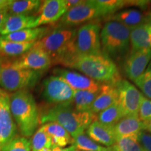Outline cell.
<instances>
[{"instance_id": "52a82bcc", "label": "cell", "mask_w": 151, "mask_h": 151, "mask_svg": "<svg viewBox=\"0 0 151 151\" xmlns=\"http://www.w3.org/2000/svg\"><path fill=\"white\" fill-rule=\"evenodd\" d=\"M104 16L106 15L96 0L81 1L78 4L67 10L60 19L59 27H73Z\"/></svg>"}, {"instance_id": "7c38bea8", "label": "cell", "mask_w": 151, "mask_h": 151, "mask_svg": "<svg viewBox=\"0 0 151 151\" xmlns=\"http://www.w3.org/2000/svg\"><path fill=\"white\" fill-rule=\"evenodd\" d=\"M12 62L18 67L37 71L46 70L52 65L48 55L35 44L29 50Z\"/></svg>"}, {"instance_id": "7402d4cb", "label": "cell", "mask_w": 151, "mask_h": 151, "mask_svg": "<svg viewBox=\"0 0 151 151\" xmlns=\"http://www.w3.org/2000/svg\"><path fill=\"white\" fill-rule=\"evenodd\" d=\"M48 33V28L46 27H39L20 30L16 32L1 36L0 39L5 41H14L18 43L36 42Z\"/></svg>"}, {"instance_id": "7a4b0ae2", "label": "cell", "mask_w": 151, "mask_h": 151, "mask_svg": "<svg viewBox=\"0 0 151 151\" xmlns=\"http://www.w3.org/2000/svg\"><path fill=\"white\" fill-rule=\"evenodd\" d=\"M97 120L96 115L90 111H77L73 103L54 105L40 116L41 124L56 122L65 128L72 138L85 133L90 124Z\"/></svg>"}, {"instance_id": "74e56055", "label": "cell", "mask_w": 151, "mask_h": 151, "mask_svg": "<svg viewBox=\"0 0 151 151\" xmlns=\"http://www.w3.org/2000/svg\"><path fill=\"white\" fill-rule=\"evenodd\" d=\"M8 13L7 11H0V29H1V26L4 22L6 18ZM1 37V36H0Z\"/></svg>"}, {"instance_id": "d4e9b609", "label": "cell", "mask_w": 151, "mask_h": 151, "mask_svg": "<svg viewBox=\"0 0 151 151\" xmlns=\"http://www.w3.org/2000/svg\"><path fill=\"white\" fill-rule=\"evenodd\" d=\"M41 2L39 0H13L7 9V13L11 15L30 16L31 14L37 12Z\"/></svg>"}, {"instance_id": "4dcf8cb0", "label": "cell", "mask_w": 151, "mask_h": 151, "mask_svg": "<svg viewBox=\"0 0 151 151\" xmlns=\"http://www.w3.org/2000/svg\"><path fill=\"white\" fill-rule=\"evenodd\" d=\"M0 151H32L31 141L26 137L16 136L1 146Z\"/></svg>"}, {"instance_id": "cb8c5ba5", "label": "cell", "mask_w": 151, "mask_h": 151, "mask_svg": "<svg viewBox=\"0 0 151 151\" xmlns=\"http://www.w3.org/2000/svg\"><path fill=\"white\" fill-rule=\"evenodd\" d=\"M35 42L18 43L0 39V58L20 57L29 50Z\"/></svg>"}, {"instance_id": "d6986e66", "label": "cell", "mask_w": 151, "mask_h": 151, "mask_svg": "<svg viewBox=\"0 0 151 151\" xmlns=\"http://www.w3.org/2000/svg\"><path fill=\"white\" fill-rule=\"evenodd\" d=\"M151 18V14H145L137 9H126L109 16V20L118 22L132 28L144 23Z\"/></svg>"}, {"instance_id": "ffe728a7", "label": "cell", "mask_w": 151, "mask_h": 151, "mask_svg": "<svg viewBox=\"0 0 151 151\" xmlns=\"http://www.w3.org/2000/svg\"><path fill=\"white\" fill-rule=\"evenodd\" d=\"M130 44L132 50L144 48L151 50V18L144 23L131 29Z\"/></svg>"}, {"instance_id": "836d02e7", "label": "cell", "mask_w": 151, "mask_h": 151, "mask_svg": "<svg viewBox=\"0 0 151 151\" xmlns=\"http://www.w3.org/2000/svg\"><path fill=\"white\" fill-rule=\"evenodd\" d=\"M138 140L144 151H151V134L142 131L139 134Z\"/></svg>"}, {"instance_id": "4316f807", "label": "cell", "mask_w": 151, "mask_h": 151, "mask_svg": "<svg viewBox=\"0 0 151 151\" xmlns=\"http://www.w3.org/2000/svg\"><path fill=\"white\" fill-rule=\"evenodd\" d=\"M122 118H124V116L122 115L118 101L98 113V116H97V120L99 122L112 127L116 125Z\"/></svg>"}, {"instance_id": "8992f818", "label": "cell", "mask_w": 151, "mask_h": 151, "mask_svg": "<svg viewBox=\"0 0 151 151\" xmlns=\"http://www.w3.org/2000/svg\"><path fill=\"white\" fill-rule=\"evenodd\" d=\"M131 28L118 22L109 20L100 31L101 50L110 58H118L128 51Z\"/></svg>"}, {"instance_id": "44dd1931", "label": "cell", "mask_w": 151, "mask_h": 151, "mask_svg": "<svg viewBox=\"0 0 151 151\" xmlns=\"http://www.w3.org/2000/svg\"><path fill=\"white\" fill-rule=\"evenodd\" d=\"M116 138L139 136L143 131V122L139 116H127L113 126Z\"/></svg>"}, {"instance_id": "e0dca14e", "label": "cell", "mask_w": 151, "mask_h": 151, "mask_svg": "<svg viewBox=\"0 0 151 151\" xmlns=\"http://www.w3.org/2000/svg\"><path fill=\"white\" fill-rule=\"evenodd\" d=\"M86 135L90 139L106 147H112L116 143V137L112 126H109L95 120L86 130Z\"/></svg>"}, {"instance_id": "484cf974", "label": "cell", "mask_w": 151, "mask_h": 151, "mask_svg": "<svg viewBox=\"0 0 151 151\" xmlns=\"http://www.w3.org/2000/svg\"><path fill=\"white\" fill-rule=\"evenodd\" d=\"M98 91L89 90H75L73 97V106L78 112L90 111L92 105L99 94Z\"/></svg>"}, {"instance_id": "f35d334b", "label": "cell", "mask_w": 151, "mask_h": 151, "mask_svg": "<svg viewBox=\"0 0 151 151\" xmlns=\"http://www.w3.org/2000/svg\"><path fill=\"white\" fill-rule=\"evenodd\" d=\"M143 122V131H147L151 134V120Z\"/></svg>"}, {"instance_id": "1f68e13d", "label": "cell", "mask_w": 151, "mask_h": 151, "mask_svg": "<svg viewBox=\"0 0 151 151\" xmlns=\"http://www.w3.org/2000/svg\"><path fill=\"white\" fill-rule=\"evenodd\" d=\"M134 83L146 96V98L151 99V62L146 71L134 81Z\"/></svg>"}, {"instance_id": "ba28073f", "label": "cell", "mask_w": 151, "mask_h": 151, "mask_svg": "<svg viewBox=\"0 0 151 151\" xmlns=\"http://www.w3.org/2000/svg\"><path fill=\"white\" fill-rule=\"evenodd\" d=\"M100 31L101 26L97 22H87L77 29L75 40L77 56L102 52L100 42Z\"/></svg>"}, {"instance_id": "6da1fadb", "label": "cell", "mask_w": 151, "mask_h": 151, "mask_svg": "<svg viewBox=\"0 0 151 151\" xmlns=\"http://www.w3.org/2000/svg\"><path fill=\"white\" fill-rule=\"evenodd\" d=\"M77 29L58 27L48 32L35 45L43 49L51 60L52 65H60L69 68L77 57L75 40Z\"/></svg>"}, {"instance_id": "83f0119b", "label": "cell", "mask_w": 151, "mask_h": 151, "mask_svg": "<svg viewBox=\"0 0 151 151\" xmlns=\"http://www.w3.org/2000/svg\"><path fill=\"white\" fill-rule=\"evenodd\" d=\"M73 145L81 151H114L113 147H106L92 140L85 133L73 138Z\"/></svg>"}, {"instance_id": "603a6c76", "label": "cell", "mask_w": 151, "mask_h": 151, "mask_svg": "<svg viewBox=\"0 0 151 151\" xmlns=\"http://www.w3.org/2000/svg\"><path fill=\"white\" fill-rule=\"evenodd\" d=\"M42 127L51 139L52 148H64L69 144L73 145V140L70 134L59 124L53 122H47Z\"/></svg>"}, {"instance_id": "8fae6325", "label": "cell", "mask_w": 151, "mask_h": 151, "mask_svg": "<svg viewBox=\"0 0 151 151\" xmlns=\"http://www.w3.org/2000/svg\"><path fill=\"white\" fill-rule=\"evenodd\" d=\"M16 124L10 110V94L0 88V148L16 136Z\"/></svg>"}, {"instance_id": "e575fe53", "label": "cell", "mask_w": 151, "mask_h": 151, "mask_svg": "<svg viewBox=\"0 0 151 151\" xmlns=\"http://www.w3.org/2000/svg\"><path fill=\"white\" fill-rule=\"evenodd\" d=\"M51 151H78V150L74 145H71V146L64 147V148L53 147V148H51Z\"/></svg>"}, {"instance_id": "2e32d148", "label": "cell", "mask_w": 151, "mask_h": 151, "mask_svg": "<svg viewBox=\"0 0 151 151\" xmlns=\"http://www.w3.org/2000/svg\"><path fill=\"white\" fill-rule=\"evenodd\" d=\"M118 101V91L116 83H102L97 98L92 104L90 112L97 114Z\"/></svg>"}, {"instance_id": "5bb4252c", "label": "cell", "mask_w": 151, "mask_h": 151, "mask_svg": "<svg viewBox=\"0 0 151 151\" xmlns=\"http://www.w3.org/2000/svg\"><path fill=\"white\" fill-rule=\"evenodd\" d=\"M65 0H46L41 2L37 12L36 27L54 23L67 12Z\"/></svg>"}, {"instance_id": "9c48e42d", "label": "cell", "mask_w": 151, "mask_h": 151, "mask_svg": "<svg viewBox=\"0 0 151 151\" xmlns=\"http://www.w3.org/2000/svg\"><path fill=\"white\" fill-rule=\"evenodd\" d=\"M42 96L46 102L55 105L70 104L73 102L74 90L62 78L51 76L43 81Z\"/></svg>"}, {"instance_id": "d590c367", "label": "cell", "mask_w": 151, "mask_h": 151, "mask_svg": "<svg viewBox=\"0 0 151 151\" xmlns=\"http://www.w3.org/2000/svg\"><path fill=\"white\" fill-rule=\"evenodd\" d=\"M13 0H0V11H7Z\"/></svg>"}, {"instance_id": "4fadbf2b", "label": "cell", "mask_w": 151, "mask_h": 151, "mask_svg": "<svg viewBox=\"0 0 151 151\" xmlns=\"http://www.w3.org/2000/svg\"><path fill=\"white\" fill-rule=\"evenodd\" d=\"M150 62V49L131 50L124 63V72L127 78L132 81L139 78L146 71Z\"/></svg>"}, {"instance_id": "277c9868", "label": "cell", "mask_w": 151, "mask_h": 151, "mask_svg": "<svg viewBox=\"0 0 151 151\" xmlns=\"http://www.w3.org/2000/svg\"><path fill=\"white\" fill-rule=\"evenodd\" d=\"M69 68L76 69L100 83H116L120 80L116 64L103 52L96 55L77 56Z\"/></svg>"}, {"instance_id": "f1b7e54d", "label": "cell", "mask_w": 151, "mask_h": 151, "mask_svg": "<svg viewBox=\"0 0 151 151\" xmlns=\"http://www.w3.org/2000/svg\"><path fill=\"white\" fill-rule=\"evenodd\" d=\"M139 136L116 138L112 146L114 151H144L138 140Z\"/></svg>"}, {"instance_id": "3957f363", "label": "cell", "mask_w": 151, "mask_h": 151, "mask_svg": "<svg viewBox=\"0 0 151 151\" xmlns=\"http://www.w3.org/2000/svg\"><path fill=\"white\" fill-rule=\"evenodd\" d=\"M10 110L22 135L26 138L33 136L40 124V116L35 98L28 90L10 94Z\"/></svg>"}, {"instance_id": "8d00e7d4", "label": "cell", "mask_w": 151, "mask_h": 151, "mask_svg": "<svg viewBox=\"0 0 151 151\" xmlns=\"http://www.w3.org/2000/svg\"><path fill=\"white\" fill-rule=\"evenodd\" d=\"M81 0H65V3L67 10L78 4L79 3H81Z\"/></svg>"}, {"instance_id": "5b68a950", "label": "cell", "mask_w": 151, "mask_h": 151, "mask_svg": "<svg viewBox=\"0 0 151 151\" xmlns=\"http://www.w3.org/2000/svg\"><path fill=\"white\" fill-rule=\"evenodd\" d=\"M41 72L17 67L12 60L0 58V88L8 92L28 90L37 83Z\"/></svg>"}, {"instance_id": "ab89813d", "label": "cell", "mask_w": 151, "mask_h": 151, "mask_svg": "<svg viewBox=\"0 0 151 151\" xmlns=\"http://www.w3.org/2000/svg\"><path fill=\"white\" fill-rule=\"evenodd\" d=\"M150 11H151V3L150 4ZM150 14H151V13H150Z\"/></svg>"}, {"instance_id": "ac0fdd59", "label": "cell", "mask_w": 151, "mask_h": 151, "mask_svg": "<svg viewBox=\"0 0 151 151\" xmlns=\"http://www.w3.org/2000/svg\"><path fill=\"white\" fill-rule=\"evenodd\" d=\"M37 16L23 15H7L0 29V36L7 35L20 30L35 28Z\"/></svg>"}, {"instance_id": "9a60e30c", "label": "cell", "mask_w": 151, "mask_h": 151, "mask_svg": "<svg viewBox=\"0 0 151 151\" xmlns=\"http://www.w3.org/2000/svg\"><path fill=\"white\" fill-rule=\"evenodd\" d=\"M54 76L63 79L74 90H89L98 91L101 83L92 80L86 75L81 74L75 71L57 68L53 70Z\"/></svg>"}, {"instance_id": "30bf717a", "label": "cell", "mask_w": 151, "mask_h": 151, "mask_svg": "<svg viewBox=\"0 0 151 151\" xmlns=\"http://www.w3.org/2000/svg\"><path fill=\"white\" fill-rule=\"evenodd\" d=\"M118 91V103L123 116H138L144 96L136 87L126 80L116 83Z\"/></svg>"}, {"instance_id": "f546056e", "label": "cell", "mask_w": 151, "mask_h": 151, "mask_svg": "<svg viewBox=\"0 0 151 151\" xmlns=\"http://www.w3.org/2000/svg\"><path fill=\"white\" fill-rule=\"evenodd\" d=\"M31 141L32 151H41L45 148H51V139L41 126L33 134Z\"/></svg>"}, {"instance_id": "d6a6232c", "label": "cell", "mask_w": 151, "mask_h": 151, "mask_svg": "<svg viewBox=\"0 0 151 151\" xmlns=\"http://www.w3.org/2000/svg\"><path fill=\"white\" fill-rule=\"evenodd\" d=\"M138 116L142 122L151 120V99L145 97L143 98Z\"/></svg>"}]
</instances>
